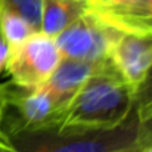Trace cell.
I'll return each instance as SVG.
<instances>
[{
    "label": "cell",
    "mask_w": 152,
    "mask_h": 152,
    "mask_svg": "<svg viewBox=\"0 0 152 152\" xmlns=\"http://www.w3.org/2000/svg\"><path fill=\"white\" fill-rule=\"evenodd\" d=\"M140 143L142 145L152 143V121L140 124Z\"/></svg>",
    "instance_id": "cell-12"
},
{
    "label": "cell",
    "mask_w": 152,
    "mask_h": 152,
    "mask_svg": "<svg viewBox=\"0 0 152 152\" xmlns=\"http://www.w3.org/2000/svg\"><path fill=\"white\" fill-rule=\"evenodd\" d=\"M139 152H152V143H149V145H142Z\"/></svg>",
    "instance_id": "cell-16"
},
{
    "label": "cell",
    "mask_w": 152,
    "mask_h": 152,
    "mask_svg": "<svg viewBox=\"0 0 152 152\" xmlns=\"http://www.w3.org/2000/svg\"><path fill=\"white\" fill-rule=\"evenodd\" d=\"M13 143L19 152H114L140 143V121L136 111L120 126L105 132L72 136L55 133L18 134Z\"/></svg>",
    "instance_id": "cell-2"
},
{
    "label": "cell",
    "mask_w": 152,
    "mask_h": 152,
    "mask_svg": "<svg viewBox=\"0 0 152 152\" xmlns=\"http://www.w3.org/2000/svg\"><path fill=\"white\" fill-rule=\"evenodd\" d=\"M33 33L37 31H34L25 19L12 10L0 7V37L9 46V49L21 45Z\"/></svg>",
    "instance_id": "cell-9"
},
{
    "label": "cell",
    "mask_w": 152,
    "mask_h": 152,
    "mask_svg": "<svg viewBox=\"0 0 152 152\" xmlns=\"http://www.w3.org/2000/svg\"><path fill=\"white\" fill-rule=\"evenodd\" d=\"M0 7L19 15L34 31H42L43 0H0Z\"/></svg>",
    "instance_id": "cell-10"
},
{
    "label": "cell",
    "mask_w": 152,
    "mask_h": 152,
    "mask_svg": "<svg viewBox=\"0 0 152 152\" xmlns=\"http://www.w3.org/2000/svg\"><path fill=\"white\" fill-rule=\"evenodd\" d=\"M62 53L55 37L42 31L33 33L21 45L10 48L4 69L12 78V84L31 90L43 86L59 65Z\"/></svg>",
    "instance_id": "cell-3"
},
{
    "label": "cell",
    "mask_w": 152,
    "mask_h": 152,
    "mask_svg": "<svg viewBox=\"0 0 152 152\" xmlns=\"http://www.w3.org/2000/svg\"><path fill=\"white\" fill-rule=\"evenodd\" d=\"M0 152H19L13 143V139L9 134L0 136Z\"/></svg>",
    "instance_id": "cell-13"
},
{
    "label": "cell",
    "mask_w": 152,
    "mask_h": 152,
    "mask_svg": "<svg viewBox=\"0 0 152 152\" xmlns=\"http://www.w3.org/2000/svg\"><path fill=\"white\" fill-rule=\"evenodd\" d=\"M134 109V93L112 66L98 64L95 72L66 105L55 134L72 136L115 129Z\"/></svg>",
    "instance_id": "cell-1"
},
{
    "label": "cell",
    "mask_w": 152,
    "mask_h": 152,
    "mask_svg": "<svg viewBox=\"0 0 152 152\" xmlns=\"http://www.w3.org/2000/svg\"><path fill=\"white\" fill-rule=\"evenodd\" d=\"M89 12L127 34L152 37V0H86Z\"/></svg>",
    "instance_id": "cell-5"
},
{
    "label": "cell",
    "mask_w": 152,
    "mask_h": 152,
    "mask_svg": "<svg viewBox=\"0 0 152 152\" xmlns=\"http://www.w3.org/2000/svg\"><path fill=\"white\" fill-rule=\"evenodd\" d=\"M121 31L105 24L92 12L83 13L56 37L62 58L98 64L109 59L111 49Z\"/></svg>",
    "instance_id": "cell-4"
},
{
    "label": "cell",
    "mask_w": 152,
    "mask_h": 152,
    "mask_svg": "<svg viewBox=\"0 0 152 152\" xmlns=\"http://www.w3.org/2000/svg\"><path fill=\"white\" fill-rule=\"evenodd\" d=\"M109 61L136 93L152 66V37L121 33L111 49Z\"/></svg>",
    "instance_id": "cell-6"
},
{
    "label": "cell",
    "mask_w": 152,
    "mask_h": 152,
    "mask_svg": "<svg viewBox=\"0 0 152 152\" xmlns=\"http://www.w3.org/2000/svg\"><path fill=\"white\" fill-rule=\"evenodd\" d=\"M99 64V62H98ZM98 64L62 58L45 86L56 96L62 105H68L74 95L83 87L89 77L95 72Z\"/></svg>",
    "instance_id": "cell-7"
},
{
    "label": "cell",
    "mask_w": 152,
    "mask_h": 152,
    "mask_svg": "<svg viewBox=\"0 0 152 152\" xmlns=\"http://www.w3.org/2000/svg\"><path fill=\"white\" fill-rule=\"evenodd\" d=\"M140 146H142V143H137V145L127 146V148H123V149H118V151H114V152H139L140 151Z\"/></svg>",
    "instance_id": "cell-15"
},
{
    "label": "cell",
    "mask_w": 152,
    "mask_h": 152,
    "mask_svg": "<svg viewBox=\"0 0 152 152\" xmlns=\"http://www.w3.org/2000/svg\"><path fill=\"white\" fill-rule=\"evenodd\" d=\"M0 136H1V134H0Z\"/></svg>",
    "instance_id": "cell-17"
},
{
    "label": "cell",
    "mask_w": 152,
    "mask_h": 152,
    "mask_svg": "<svg viewBox=\"0 0 152 152\" xmlns=\"http://www.w3.org/2000/svg\"><path fill=\"white\" fill-rule=\"evenodd\" d=\"M134 111L140 124L152 121V66L134 93Z\"/></svg>",
    "instance_id": "cell-11"
},
{
    "label": "cell",
    "mask_w": 152,
    "mask_h": 152,
    "mask_svg": "<svg viewBox=\"0 0 152 152\" xmlns=\"http://www.w3.org/2000/svg\"><path fill=\"white\" fill-rule=\"evenodd\" d=\"M87 10L86 0H43L42 33L56 37Z\"/></svg>",
    "instance_id": "cell-8"
},
{
    "label": "cell",
    "mask_w": 152,
    "mask_h": 152,
    "mask_svg": "<svg viewBox=\"0 0 152 152\" xmlns=\"http://www.w3.org/2000/svg\"><path fill=\"white\" fill-rule=\"evenodd\" d=\"M7 56H9V46L4 43V40L0 37V71L4 68L6 65V61H7Z\"/></svg>",
    "instance_id": "cell-14"
}]
</instances>
